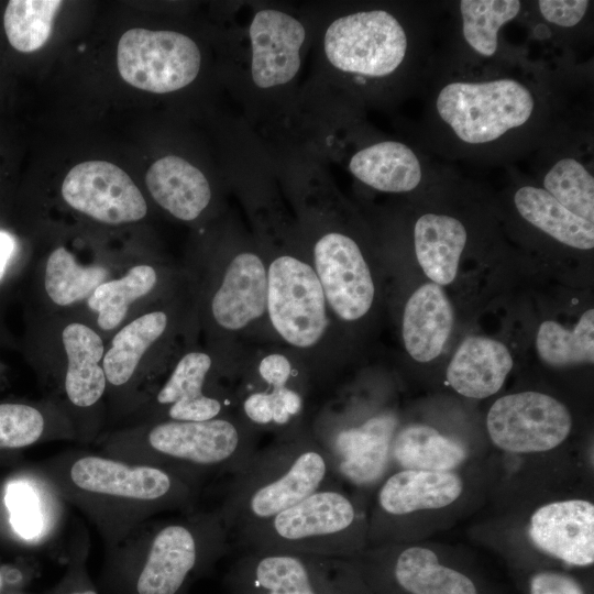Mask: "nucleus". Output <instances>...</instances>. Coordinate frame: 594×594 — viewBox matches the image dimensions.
Wrapping results in <instances>:
<instances>
[{"label":"nucleus","instance_id":"1","mask_svg":"<svg viewBox=\"0 0 594 594\" xmlns=\"http://www.w3.org/2000/svg\"><path fill=\"white\" fill-rule=\"evenodd\" d=\"M199 339L235 382L244 361L276 344L267 318V272L256 237L235 229L183 268Z\"/></svg>","mask_w":594,"mask_h":594},{"label":"nucleus","instance_id":"2","mask_svg":"<svg viewBox=\"0 0 594 594\" xmlns=\"http://www.w3.org/2000/svg\"><path fill=\"white\" fill-rule=\"evenodd\" d=\"M267 272V318L274 341L326 393L340 360L339 331L296 223L277 212L260 215L254 234Z\"/></svg>","mask_w":594,"mask_h":594},{"label":"nucleus","instance_id":"3","mask_svg":"<svg viewBox=\"0 0 594 594\" xmlns=\"http://www.w3.org/2000/svg\"><path fill=\"white\" fill-rule=\"evenodd\" d=\"M549 102L542 86L516 73L459 74L441 79L429 99L437 140L455 154L504 153L542 128Z\"/></svg>","mask_w":594,"mask_h":594},{"label":"nucleus","instance_id":"4","mask_svg":"<svg viewBox=\"0 0 594 594\" xmlns=\"http://www.w3.org/2000/svg\"><path fill=\"white\" fill-rule=\"evenodd\" d=\"M333 471L309 426L257 450L238 474L219 513L228 536L268 520L326 486Z\"/></svg>","mask_w":594,"mask_h":594},{"label":"nucleus","instance_id":"5","mask_svg":"<svg viewBox=\"0 0 594 594\" xmlns=\"http://www.w3.org/2000/svg\"><path fill=\"white\" fill-rule=\"evenodd\" d=\"M421 40L405 14L388 8H363L336 16L322 35L328 68L354 88L395 84L409 72Z\"/></svg>","mask_w":594,"mask_h":594},{"label":"nucleus","instance_id":"6","mask_svg":"<svg viewBox=\"0 0 594 594\" xmlns=\"http://www.w3.org/2000/svg\"><path fill=\"white\" fill-rule=\"evenodd\" d=\"M297 200L296 227L322 286L332 321L341 329L363 322L376 301V283L360 241L321 195Z\"/></svg>","mask_w":594,"mask_h":594},{"label":"nucleus","instance_id":"7","mask_svg":"<svg viewBox=\"0 0 594 594\" xmlns=\"http://www.w3.org/2000/svg\"><path fill=\"white\" fill-rule=\"evenodd\" d=\"M195 340H200L199 329L185 274L175 288L108 339L102 359L107 388H124L165 373L180 351Z\"/></svg>","mask_w":594,"mask_h":594},{"label":"nucleus","instance_id":"8","mask_svg":"<svg viewBox=\"0 0 594 594\" xmlns=\"http://www.w3.org/2000/svg\"><path fill=\"white\" fill-rule=\"evenodd\" d=\"M358 510L344 493L323 486L308 497L233 536V544L250 551H286L321 557L352 548L350 536Z\"/></svg>","mask_w":594,"mask_h":594},{"label":"nucleus","instance_id":"9","mask_svg":"<svg viewBox=\"0 0 594 594\" xmlns=\"http://www.w3.org/2000/svg\"><path fill=\"white\" fill-rule=\"evenodd\" d=\"M29 338L31 360L59 374L66 399L77 409L94 407L107 391L102 367L106 340L75 311L38 310Z\"/></svg>","mask_w":594,"mask_h":594},{"label":"nucleus","instance_id":"10","mask_svg":"<svg viewBox=\"0 0 594 594\" xmlns=\"http://www.w3.org/2000/svg\"><path fill=\"white\" fill-rule=\"evenodd\" d=\"M261 432L235 411L204 421H154L145 441L162 459L196 470L235 475L258 450Z\"/></svg>","mask_w":594,"mask_h":594},{"label":"nucleus","instance_id":"11","mask_svg":"<svg viewBox=\"0 0 594 594\" xmlns=\"http://www.w3.org/2000/svg\"><path fill=\"white\" fill-rule=\"evenodd\" d=\"M166 372L154 395L158 421H204L238 411L232 380L199 340L185 346Z\"/></svg>","mask_w":594,"mask_h":594},{"label":"nucleus","instance_id":"12","mask_svg":"<svg viewBox=\"0 0 594 594\" xmlns=\"http://www.w3.org/2000/svg\"><path fill=\"white\" fill-rule=\"evenodd\" d=\"M117 65L127 84L148 92L167 94L197 78L201 53L196 42L180 32L134 28L119 40Z\"/></svg>","mask_w":594,"mask_h":594},{"label":"nucleus","instance_id":"13","mask_svg":"<svg viewBox=\"0 0 594 594\" xmlns=\"http://www.w3.org/2000/svg\"><path fill=\"white\" fill-rule=\"evenodd\" d=\"M486 427L493 443L513 453L543 452L560 446L572 429L564 404L539 392L498 398L490 408Z\"/></svg>","mask_w":594,"mask_h":594},{"label":"nucleus","instance_id":"14","mask_svg":"<svg viewBox=\"0 0 594 594\" xmlns=\"http://www.w3.org/2000/svg\"><path fill=\"white\" fill-rule=\"evenodd\" d=\"M183 268L156 262H138L99 285L74 310L108 339L125 322L175 288L184 278Z\"/></svg>","mask_w":594,"mask_h":594},{"label":"nucleus","instance_id":"15","mask_svg":"<svg viewBox=\"0 0 594 594\" xmlns=\"http://www.w3.org/2000/svg\"><path fill=\"white\" fill-rule=\"evenodd\" d=\"M61 193L68 207L102 224L133 223L147 215L141 190L123 169L110 162L75 165L65 176Z\"/></svg>","mask_w":594,"mask_h":594},{"label":"nucleus","instance_id":"16","mask_svg":"<svg viewBox=\"0 0 594 594\" xmlns=\"http://www.w3.org/2000/svg\"><path fill=\"white\" fill-rule=\"evenodd\" d=\"M306 40L307 30L295 15L275 8L257 10L248 26L252 85L264 92L290 85L301 68Z\"/></svg>","mask_w":594,"mask_h":594},{"label":"nucleus","instance_id":"17","mask_svg":"<svg viewBox=\"0 0 594 594\" xmlns=\"http://www.w3.org/2000/svg\"><path fill=\"white\" fill-rule=\"evenodd\" d=\"M70 479L89 493L158 505H183L191 494L190 486L174 472L100 457L78 459L70 468Z\"/></svg>","mask_w":594,"mask_h":594},{"label":"nucleus","instance_id":"18","mask_svg":"<svg viewBox=\"0 0 594 594\" xmlns=\"http://www.w3.org/2000/svg\"><path fill=\"white\" fill-rule=\"evenodd\" d=\"M396 428L393 414L378 413L359 425L310 431L332 468L355 484H369L386 468Z\"/></svg>","mask_w":594,"mask_h":594},{"label":"nucleus","instance_id":"19","mask_svg":"<svg viewBox=\"0 0 594 594\" xmlns=\"http://www.w3.org/2000/svg\"><path fill=\"white\" fill-rule=\"evenodd\" d=\"M528 534L541 551L572 565L594 562V505L585 499L546 504L530 517Z\"/></svg>","mask_w":594,"mask_h":594},{"label":"nucleus","instance_id":"20","mask_svg":"<svg viewBox=\"0 0 594 594\" xmlns=\"http://www.w3.org/2000/svg\"><path fill=\"white\" fill-rule=\"evenodd\" d=\"M123 268L111 263H85L64 245L56 246L35 272V290L42 311L77 310L92 292Z\"/></svg>","mask_w":594,"mask_h":594},{"label":"nucleus","instance_id":"21","mask_svg":"<svg viewBox=\"0 0 594 594\" xmlns=\"http://www.w3.org/2000/svg\"><path fill=\"white\" fill-rule=\"evenodd\" d=\"M199 536L184 524L162 528L135 576L134 594H177L200 559Z\"/></svg>","mask_w":594,"mask_h":594},{"label":"nucleus","instance_id":"22","mask_svg":"<svg viewBox=\"0 0 594 594\" xmlns=\"http://www.w3.org/2000/svg\"><path fill=\"white\" fill-rule=\"evenodd\" d=\"M350 174L364 186L386 194H407L421 186L426 167L419 154L397 140H380L352 153Z\"/></svg>","mask_w":594,"mask_h":594},{"label":"nucleus","instance_id":"23","mask_svg":"<svg viewBox=\"0 0 594 594\" xmlns=\"http://www.w3.org/2000/svg\"><path fill=\"white\" fill-rule=\"evenodd\" d=\"M145 184L152 199L182 222L200 219L212 202V189L206 175L177 155L155 161L146 172Z\"/></svg>","mask_w":594,"mask_h":594},{"label":"nucleus","instance_id":"24","mask_svg":"<svg viewBox=\"0 0 594 594\" xmlns=\"http://www.w3.org/2000/svg\"><path fill=\"white\" fill-rule=\"evenodd\" d=\"M453 326L451 304L435 283L418 287L403 310L402 339L406 352L417 362L426 363L440 355Z\"/></svg>","mask_w":594,"mask_h":594},{"label":"nucleus","instance_id":"25","mask_svg":"<svg viewBox=\"0 0 594 594\" xmlns=\"http://www.w3.org/2000/svg\"><path fill=\"white\" fill-rule=\"evenodd\" d=\"M513 367L507 346L495 339L468 337L457 349L447 381L460 395L482 399L496 394Z\"/></svg>","mask_w":594,"mask_h":594},{"label":"nucleus","instance_id":"26","mask_svg":"<svg viewBox=\"0 0 594 594\" xmlns=\"http://www.w3.org/2000/svg\"><path fill=\"white\" fill-rule=\"evenodd\" d=\"M462 490V480L452 471L404 469L386 479L378 491L377 504L389 516H404L449 506Z\"/></svg>","mask_w":594,"mask_h":594},{"label":"nucleus","instance_id":"27","mask_svg":"<svg viewBox=\"0 0 594 594\" xmlns=\"http://www.w3.org/2000/svg\"><path fill=\"white\" fill-rule=\"evenodd\" d=\"M413 238L418 264L431 283L451 284L468 242L464 223L450 215L426 212L415 221Z\"/></svg>","mask_w":594,"mask_h":594},{"label":"nucleus","instance_id":"28","mask_svg":"<svg viewBox=\"0 0 594 594\" xmlns=\"http://www.w3.org/2000/svg\"><path fill=\"white\" fill-rule=\"evenodd\" d=\"M513 201L525 221L559 243L583 251L593 249L594 223L573 215L542 187L520 185Z\"/></svg>","mask_w":594,"mask_h":594},{"label":"nucleus","instance_id":"29","mask_svg":"<svg viewBox=\"0 0 594 594\" xmlns=\"http://www.w3.org/2000/svg\"><path fill=\"white\" fill-rule=\"evenodd\" d=\"M394 576L409 594H477L470 578L441 564L437 554L424 547L404 549L395 560Z\"/></svg>","mask_w":594,"mask_h":594},{"label":"nucleus","instance_id":"30","mask_svg":"<svg viewBox=\"0 0 594 594\" xmlns=\"http://www.w3.org/2000/svg\"><path fill=\"white\" fill-rule=\"evenodd\" d=\"M460 34L473 57L491 61L501 51L499 32L521 12L518 0H462L457 3Z\"/></svg>","mask_w":594,"mask_h":594},{"label":"nucleus","instance_id":"31","mask_svg":"<svg viewBox=\"0 0 594 594\" xmlns=\"http://www.w3.org/2000/svg\"><path fill=\"white\" fill-rule=\"evenodd\" d=\"M391 451L406 470L452 471L466 459L465 448L460 442L420 424L399 430Z\"/></svg>","mask_w":594,"mask_h":594},{"label":"nucleus","instance_id":"32","mask_svg":"<svg viewBox=\"0 0 594 594\" xmlns=\"http://www.w3.org/2000/svg\"><path fill=\"white\" fill-rule=\"evenodd\" d=\"M541 173L540 187L573 215L594 223V177L579 156L556 155Z\"/></svg>","mask_w":594,"mask_h":594},{"label":"nucleus","instance_id":"33","mask_svg":"<svg viewBox=\"0 0 594 594\" xmlns=\"http://www.w3.org/2000/svg\"><path fill=\"white\" fill-rule=\"evenodd\" d=\"M536 349L549 365L564 366L594 361V310L584 311L572 330L552 320L543 321L537 331Z\"/></svg>","mask_w":594,"mask_h":594},{"label":"nucleus","instance_id":"34","mask_svg":"<svg viewBox=\"0 0 594 594\" xmlns=\"http://www.w3.org/2000/svg\"><path fill=\"white\" fill-rule=\"evenodd\" d=\"M253 584L265 594H317L310 578V554L251 551Z\"/></svg>","mask_w":594,"mask_h":594},{"label":"nucleus","instance_id":"35","mask_svg":"<svg viewBox=\"0 0 594 594\" xmlns=\"http://www.w3.org/2000/svg\"><path fill=\"white\" fill-rule=\"evenodd\" d=\"M63 1L11 0L8 2L3 25L9 43L22 53L40 50L50 38L55 16Z\"/></svg>","mask_w":594,"mask_h":594},{"label":"nucleus","instance_id":"36","mask_svg":"<svg viewBox=\"0 0 594 594\" xmlns=\"http://www.w3.org/2000/svg\"><path fill=\"white\" fill-rule=\"evenodd\" d=\"M44 429L45 418L38 408L23 403L0 404V449L31 446Z\"/></svg>","mask_w":594,"mask_h":594},{"label":"nucleus","instance_id":"37","mask_svg":"<svg viewBox=\"0 0 594 594\" xmlns=\"http://www.w3.org/2000/svg\"><path fill=\"white\" fill-rule=\"evenodd\" d=\"M4 504L13 530L23 539L36 538L43 528V516L35 490L25 481H12L6 487Z\"/></svg>","mask_w":594,"mask_h":594},{"label":"nucleus","instance_id":"38","mask_svg":"<svg viewBox=\"0 0 594 594\" xmlns=\"http://www.w3.org/2000/svg\"><path fill=\"white\" fill-rule=\"evenodd\" d=\"M591 4L587 0H539L536 8L547 23L560 29H573L584 21Z\"/></svg>","mask_w":594,"mask_h":594},{"label":"nucleus","instance_id":"39","mask_svg":"<svg viewBox=\"0 0 594 594\" xmlns=\"http://www.w3.org/2000/svg\"><path fill=\"white\" fill-rule=\"evenodd\" d=\"M530 594H585L572 576L558 571H540L530 578Z\"/></svg>","mask_w":594,"mask_h":594},{"label":"nucleus","instance_id":"40","mask_svg":"<svg viewBox=\"0 0 594 594\" xmlns=\"http://www.w3.org/2000/svg\"><path fill=\"white\" fill-rule=\"evenodd\" d=\"M67 594H97V592L92 588L82 587L78 590H74L72 592H68Z\"/></svg>","mask_w":594,"mask_h":594},{"label":"nucleus","instance_id":"41","mask_svg":"<svg viewBox=\"0 0 594 594\" xmlns=\"http://www.w3.org/2000/svg\"><path fill=\"white\" fill-rule=\"evenodd\" d=\"M3 585H4V579H3L2 574L0 573V592L3 588Z\"/></svg>","mask_w":594,"mask_h":594}]
</instances>
